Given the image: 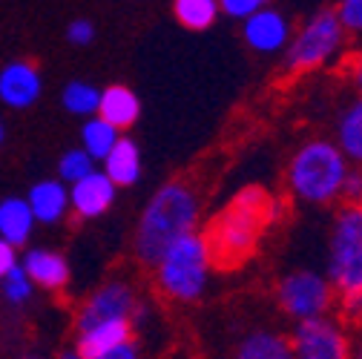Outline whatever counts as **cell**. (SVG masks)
<instances>
[{
	"label": "cell",
	"mask_w": 362,
	"mask_h": 359,
	"mask_svg": "<svg viewBox=\"0 0 362 359\" xmlns=\"http://www.w3.org/2000/svg\"><path fill=\"white\" fill-rule=\"evenodd\" d=\"M285 201L262 184L239 187L210 218L204 239L210 245L216 271H236L250 261L264 233L282 221Z\"/></svg>",
	"instance_id": "1"
},
{
	"label": "cell",
	"mask_w": 362,
	"mask_h": 359,
	"mask_svg": "<svg viewBox=\"0 0 362 359\" xmlns=\"http://www.w3.org/2000/svg\"><path fill=\"white\" fill-rule=\"evenodd\" d=\"M285 193L293 204L325 210L359 199V170L328 136L302 139L285 161Z\"/></svg>",
	"instance_id": "2"
},
{
	"label": "cell",
	"mask_w": 362,
	"mask_h": 359,
	"mask_svg": "<svg viewBox=\"0 0 362 359\" xmlns=\"http://www.w3.org/2000/svg\"><path fill=\"white\" fill-rule=\"evenodd\" d=\"M202 190L193 178H170L144 204L132 233V253L144 267H153L167 247L202 228Z\"/></svg>",
	"instance_id": "3"
},
{
	"label": "cell",
	"mask_w": 362,
	"mask_h": 359,
	"mask_svg": "<svg viewBox=\"0 0 362 359\" xmlns=\"http://www.w3.org/2000/svg\"><path fill=\"white\" fill-rule=\"evenodd\" d=\"M325 276L334 285L339 305L337 313L351 325H362V201H345L337 207L328 247H325Z\"/></svg>",
	"instance_id": "4"
},
{
	"label": "cell",
	"mask_w": 362,
	"mask_h": 359,
	"mask_svg": "<svg viewBox=\"0 0 362 359\" xmlns=\"http://www.w3.org/2000/svg\"><path fill=\"white\" fill-rule=\"evenodd\" d=\"M213 271H216V261H213L210 245L199 230L178 239L173 247H167L164 256L150 267V276L161 299L173 305H196L207 293Z\"/></svg>",
	"instance_id": "5"
},
{
	"label": "cell",
	"mask_w": 362,
	"mask_h": 359,
	"mask_svg": "<svg viewBox=\"0 0 362 359\" xmlns=\"http://www.w3.org/2000/svg\"><path fill=\"white\" fill-rule=\"evenodd\" d=\"M351 37L345 35L334 9H320L308 15L291 35L288 49L282 52V69L291 78H305L337 66L348 55Z\"/></svg>",
	"instance_id": "6"
},
{
	"label": "cell",
	"mask_w": 362,
	"mask_h": 359,
	"mask_svg": "<svg viewBox=\"0 0 362 359\" xmlns=\"http://www.w3.org/2000/svg\"><path fill=\"white\" fill-rule=\"evenodd\" d=\"M274 302L291 325H299L308 319H320V317H328V313H337L339 296H337L334 285L328 282L325 271L293 267V271H288L276 279Z\"/></svg>",
	"instance_id": "7"
},
{
	"label": "cell",
	"mask_w": 362,
	"mask_h": 359,
	"mask_svg": "<svg viewBox=\"0 0 362 359\" xmlns=\"http://www.w3.org/2000/svg\"><path fill=\"white\" fill-rule=\"evenodd\" d=\"M288 334H291L293 359H351L354 328L339 313L291 325Z\"/></svg>",
	"instance_id": "8"
},
{
	"label": "cell",
	"mask_w": 362,
	"mask_h": 359,
	"mask_svg": "<svg viewBox=\"0 0 362 359\" xmlns=\"http://www.w3.org/2000/svg\"><path fill=\"white\" fill-rule=\"evenodd\" d=\"M139 290L135 285L124 276H112L107 282H101L95 290H89L83 296V302L75 310L72 328L75 331H86L101 322H115V319H135V310H139Z\"/></svg>",
	"instance_id": "9"
},
{
	"label": "cell",
	"mask_w": 362,
	"mask_h": 359,
	"mask_svg": "<svg viewBox=\"0 0 362 359\" xmlns=\"http://www.w3.org/2000/svg\"><path fill=\"white\" fill-rule=\"evenodd\" d=\"M291 35H293V23L282 9H276V4L264 6V9H259L242 20L245 47L256 55H264V58L282 55L291 43Z\"/></svg>",
	"instance_id": "10"
},
{
	"label": "cell",
	"mask_w": 362,
	"mask_h": 359,
	"mask_svg": "<svg viewBox=\"0 0 362 359\" xmlns=\"http://www.w3.org/2000/svg\"><path fill=\"white\" fill-rule=\"evenodd\" d=\"M43 95L40 66L29 58H15L0 66V104L6 110H32Z\"/></svg>",
	"instance_id": "11"
},
{
	"label": "cell",
	"mask_w": 362,
	"mask_h": 359,
	"mask_svg": "<svg viewBox=\"0 0 362 359\" xmlns=\"http://www.w3.org/2000/svg\"><path fill=\"white\" fill-rule=\"evenodd\" d=\"M21 267L32 279L35 290H47V293H58V296L69 290L72 264L55 247H26L21 253Z\"/></svg>",
	"instance_id": "12"
},
{
	"label": "cell",
	"mask_w": 362,
	"mask_h": 359,
	"mask_svg": "<svg viewBox=\"0 0 362 359\" xmlns=\"http://www.w3.org/2000/svg\"><path fill=\"white\" fill-rule=\"evenodd\" d=\"M115 196H118V187L98 167L89 175H83L81 182L69 184V213L78 221H95L112 210Z\"/></svg>",
	"instance_id": "13"
},
{
	"label": "cell",
	"mask_w": 362,
	"mask_h": 359,
	"mask_svg": "<svg viewBox=\"0 0 362 359\" xmlns=\"http://www.w3.org/2000/svg\"><path fill=\"white\" fill-rule=\"evenodd\" d=\"M230 359H293L291 334L274 325L247 328L236 339Z\"/></svg>",
	"instance_id": "14"
},
{
	"label": "cell",
	"mask_w": 362,
	"mask_h": 359,
	"mask_svg": "<svg viewBox=\"0 0 362 359\" xmlns=\"http://www.w3.org/2000/svg\"><path fill=\"white\" fill-rule=\"evenodd\" d=\"M135 339V322L132 319H115V322H101L86 331H75L72 351L81 359H98L127 342Z\"/></svg>",
	"instance_id": "15"
},
{
	"label": "cell",
	"mask_w": 362,
	"mask_h": 359,
	"mask_svg": "<svg viewBox=\"0 0 362 359\" xmlns=\"http://www.w3.org/2000/svg\"><path fill=\"white\" fill-rule=\"evenodd\" d=\"M32 216L37 224H61L64 218H69V187L61 182V178H37V182L23 193Z\"/></svg>",
	"instance_id": "16"
},
{
	"label": "cell",
	"mask_w": 362,
	"mask_h": 359,
	"mask_svg": "<svg viewBox=\"0 0 362 359\" xmlns=\"http://www.w3.org/2000/svg\"><path fill=\"white\" fill-rule=\"evenodd\" d=\"M98 118L112 124L121 136L132 129L141 118V98L132 86L127 83H110L101 89V104H98Z\"/></svg>",
	"instance_id": "17"
},
{
	"label": "cell",
	"mask_w": 362,
	"mask_h": 359,
	"mask_svg": "<svg viewBox=\"0 0 362 359\" xmlns=\"http://www.w3.org/2000/svg\"><path fill=\"white\" fill-rule=\"evenodd\" d=\"M101 172L110 178L118 190H127V187L139 184L141 172H144L139 141H132L129 136H121L118 144L110 150V155L101 161Z\"/></svg>",
	"instance_id": "18"
},
{
	"label": "cell",
	"mask_w": 362,
	"mask_h": 359,
	"mask_svg": "<svg viewBox=\"0 0 362 359\" xmlns=\"http://www.w3.org/2000/svg\"><path fill=\"white\" fill-rule=\"evenodd\" d=\"M334 144L345 153V158L362 170V98L354 95L334 115Z\"/></svg>",
	"instance_id": "19"
},
{
	"label": "cell",
	"mask_w": 362,
	"mask_h": 359,
	"mask_svg": "<svg viewBox=\"0 0 362 359\" xmlns=\"http://www.w3.org/2000/svg\"><path fill=\"white\" fill-rule=\"evenodd\" d=\"M37 221L26 196H4L0 199V239L9 242L18 250H26Z\"/></svg>",
	"instance_id": "20"
},
{
	"label": "cell",
	"mask_w": 362,
	"mask_h": 359,
	"mask_svg": "<svg viewBox=\"0 0 362 359\" xmlns=\"http://www.w3.org/2000/svg\"><path fill=\"white\" fill-rule=\"evenodd\" d=\"M98 104H101V86L89 83L83 78H72L61 89V107L75 118L98 115Z\"/></svg>",
	"instance_id": "21"
},
{
	"label": "cell",
	"mask_w": 362,
	"mask_h": 359,
	"mask_svg": "<svg viewBox=\"0 0 362 359\" xmlns=\"http://www.w3.org/2000/svg\"><path fill=\"white\" fill-rule=\"evenodd\" d=\"M118 139H121V132L112 124L93 115V118H83V124H81V144L78 147L93 155L95 164H101L110 155V150L118 144Z\"/></svg>",
	"instance_id": "22"
},
{
	"label": "cell",
	"mask_w": 362,
	"mask_h": 359,
	"mask_svg": "<svg viewBox=\"0 0 362 359\" xmlns=\"http://www.w3.org/2000/svg\"><path fill=\"white\" fill-rule=\"evenodd\" d=\"M173 15L187 32H207L218 20V0H173Z\"/></svg>",
	"instance_id": "23"
},
{
	"label": "cell",
	"mask_w": 362,
	"mask_h": 359,
	"mask_svg": "<svg viewBox=\"0 0 362 359\" xmlns=\"http://www.w3.org/2000/svg\"><path fill=\"white\" fill-rule=\"evenodd\" d=\"M58 178L69 187V184H75V182H81L83 175H89L93 170H98L95 167V161H93V155H89L86 150H81V147H69V150H64L61 153V158H58Z\"/></svg>",
	"instance_id": "24"
},
{
	"label": "cell",
	"mask_w": 362,
	"mask_h": 359,
	"mask_svg": "<svg viewBox=\"0 0 362 359\" xmlns=\"http://www.w3.org/2000/svg\"><path fill=\"white\" fill-rule=\"evenodd\" d=\"M0 296H4V302L9 305V307H23V305H29L32 302V296H35V285H32V279L26 276V271L18 264L15 271L0 282Z\"/></svg>",
	"instance_id": "25"
},
{
	"label": "cell",
	"mask_w": 362,
	"mask_h": 359,
	"mask_svg": "<svg viewBox=\"0 0 362 359\" xmlns=\"http://www.w3.org/2000/svg\"><path fill=\"white\" fill-rule=\"evenodd\" d=\"M345 35L351 40H359L362 43V0H339V4L334 6Z\"/></svg>",
	"instance_id": "26"
},
{
	"label": "cell",
	"mask_w": 362,
	"mask_h": 359,
	"mask_svg": "<svg viewBox=\"0 0 362 359\" xmlns=\"http://www.w3.org/2000/svg\"><path fill=\"white\" fill-rule=\"evenodd\" d=\"M274 4L276 0H218V12L233 18V20H245L253 12H259L264 6H274Z\"/></svg>",
	"instance_id": "27"
},
{
	"label": "cell",
	"mask_w": 362,
	"mask_h": 359,
	"mask_svg": "<svg viewBox=\"0 0 362 359\" xmlns=\"http://www.w3.org/2000/svg\"><path fill=\"white\" fill-rule=\"evenodd\" d=\"M66 40L72 43V47H89V43L95 40V23L89 20V18H75V20H69V26H66Z\"/></svg>",
	"instance_id": "28"
},
{
	"label": "cell",
	"mask_w": 362,
	"mask_h": 359,
	"mask_svg": "<svg viewBox=\"0 0 362 359\" xmlns=\"http://www.w3.org/2000/svg\"><path fill=\"white\" fill-rule=\"evenodd\" d=\"M339 66H342V75L348 78V83H351V89H354V95L362 98V43H359L354 52L345 55V61H342Z\"/></svg>",
	"instance_id": "29"
},
{
	"label": "cell",
	"mask_w": 362,
	"mask_h": 359,
	"mask_svg": "<svg viewBox=\"0 0 362 359\" xmlns=\"http://www.w3.org/2000/svg\"><path fill=\"white\" fill-rule=\"evenodd\" d=\"M18 264H21V250L12 247L9 242L0 239V282H4V279L12 273Z\"/></svg>",
	"instance_id": "30"
},
{
	"label": "cell",
	"mask_w": 362,
	"mask_h": 359,
	"mask_svg": "<svg viewBox=\"0 0 362 359\" xmlns=\"http://www.w3.org/2000/svg\"><path fill=\"white\" fill-rule=\"evenodd\" d=\"M98 359H147V353H144L139 339H132V342H127V345H121V348H115V351H110Z\"/></svg>",
	"instance_id": "31"
},
{
	"label": "cell",
	"mask_w": 362,
	"mask_h": 359,
	"mask_svg": "<svg viewBox=\"0 0 362 359\" xmlns=\"http://www.w3.org/2000/svg\"><path fill=\"white\" fill-rule=\"evenodd\" d=\"M351 359H362V325L354 328V342H351Z\"/></svg>",
	"instance_id": "32"
},
{
	"label": "cell",
	"mask_w": 362,
	"mask_h": 359,
	"mask_svg": "<svg viewBox=\"0 0 362 359\" xmlns=\"http://www.w3.org/2000/svg\"><path fill=\"white\" fill-rule=\"evenodd\" d=\"M55 359H81V356H78V353H75L72 348H66V351H61V353H58Z\"/></svg>",
	"instance_id": "33"
},
{
	"label": "cell",
	"mask_w": 362,
	"mask_h": 359,
	"mask_svg": "<svg viewBox=\"0 0 362 359\" xmlns=\"http://www.w3.org/2000/svg\"><path fill=\"white\" fill-rule=\"evenodd\" d=\"M4 141H6V124H4V118H0V147H4Z\"/></svg>",
	"instance_id": "34"
},
{
	"label": "cell",
	"mask_w": 362,
	"mask_h": 359,
	"mask_svg": "<svg viewBox=\"0 0 362 359\" xmlns=\"http://www.w3.org/2000/svg\"><path fill=\"white\" fill-rule=\"evenodd\" d=\"M356 201H362V170H359V199Z\"/></svg>",
	"instance_id": "35"
},
{
	"label": "cell",
	"mask_w": 362,
	"mask_h": 359,
	"mask_svg": "<svg viewBox=\"0 0 362 359\" xmlns=\"http://www.w3.org/2000/svg\"><path fill=\"white\" fill-rule=\"evenodd\" d=\"M18 359H43V356H35V353H26V356H18Z\"/></svg>",
	"instance_id": "36"
}]
</instances>
